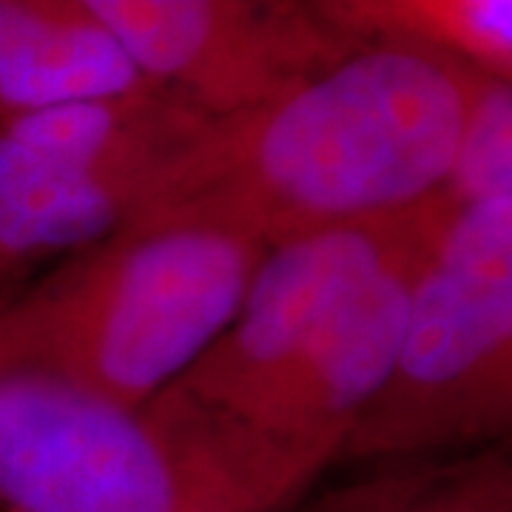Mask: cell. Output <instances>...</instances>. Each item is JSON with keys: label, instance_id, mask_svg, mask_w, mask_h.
Segmentation results:
<instances>
[{"label": "cell", "instance_id": "cell-1", "mask_svg": "<svg viewBox=\"0 0 512 512\" xmlns=\"http://www.w3.org/2000/svg\"><path fill=\"white\" fill-rule=\"evenodd\" d=\"M453 200L262 256L234 319L143 407L208 512H268L345 456L402 350Z\"/></svg>", "mask_w": 512, "mask_h": 512}, {"label": "cell", "instance_id": "cell-2", "mask_svg": "<svg viewBox=\"0 0 512 512\" xmlns=\"http://www.w3.org/2000/svg\"><path fill=\"white\" fill-rule=\"evenodd\" d=\"M481 72L407 40H356L282 92L205 114L148 214L220 222L265 251L413 217L450 197Z\"/></svg>", "mask_w": 512, "mask_h": 512}, {"label": "cell", "instance_id": "cell-3", "mask_svg": "<svg viewBox=\"0 0 512 512\" xmlns=\"http://www.w3.org/2000/svg\"><path fill=\"white\" fill-rule=\"evenodd\" d=\"M220 222L148 214L0 313V367L146 407L234 319L262 256Z\"/></svg>", "mask_w": 512, "mask_h": 512}, {"label": "cell", "instance_id": "cell-4", "mask_svg": "<svg viewBox=\"0 0 512 512\" xmlns=\"http://www.w3.org/2000/svg\"><path fill=\"white\" fill-rule=\"evenodd\" d=\"M512 424V202H453L413 285L402 350L345 456Z\"/></svg>", "mask_w": 512, "mask_h": 512}, {"label": "cell", "instance_id": "cell-5", "mask_svg": "<svg viewBox=\"0 0 512 512\" xmlns=\"http://www.w3.org/2000/svg\"><path fill=\"white\" fill-rule=\"evenodd\" d=\"M205 114L148 89L0 117V265L80 254L140 220Z\"/></svg>", "mask_w": 512, "mask_h": 512}, {"label": "cell", "instance_id": "cell-6", "mask_svg": "<svg viewBox=\"0 0 512 512\" xmlns=\"http://www.w3.org/2000/svg\"><path fill=\"white\" fill-rule=\"evenodd\" d=\"M0 504L9 512H208L143 407L0 367Z\"/></svg>", "mask_w": 512, "mask_h": 512}, {"label": "cell", "instance_id": "cell-7", "mask_svg": "<svg viewBox=\"0 0 512 512\" xmlns=\"http://www.w3.org/2000/svg\"><path fill=\"white\" fill-rule=\"evenodd\" d=\"M163 92L228 114L282 92L356 40L293 0H80Z\"/></svg>", "mask_w": 512, "mask_h": 512}, {"label": "cell", "instance_id": "cell-8", "mask_svg": "<svg viewBox=\"0 0 512 512\" xmlns=\"http://www.w3.org/2000/svg\"><path fill=\"white\" fill-rule=\"evenodd\" d=\"M148 89L80 0H0V117Z\"/></svg>", "mask_w": 512, "mask_h": 512}, {"label": "cell", "instance_id": "cell-9", "mask_svg": "<svg viewBox=\"0 0 512 512\" xmlns=\"http://www.w3.org/2000/svg\"><path fill=\"white\" fill-rule=\"evenodd\" d=\"M330 29L407 40L512 83V0H311Z\"/></svg>", "mask_w": 512, "mask_h": 512}, {"label": "cell", "instance_id": "cell-10", "mask_svg": "<svg viewBox=\"0 0 512 512\" xmlns=\"http://www.w3.org/2000/svg\"><path fill=\"white\" fill-rule=\"evenodd\" d=\"M453 202H512V83L481 74L458 148Z\"/></svg>", "mask_w": 512, "mask_h": 512}, {"label": "cell", "instance_id": "cell-11", "mask_svg": "<svg viewBox=\"0 0 512 512\" xmlns=\"http://www.w3.org/2000/svg\"><path fill=\"white\" fill-rule=\"evenodd\" d=\"M336 512H367V510L362 507V501H359V498H345V501H342V507H339Z\"/></svg>", "mask_w": 512, "mask_h": 512}]
</instances>
